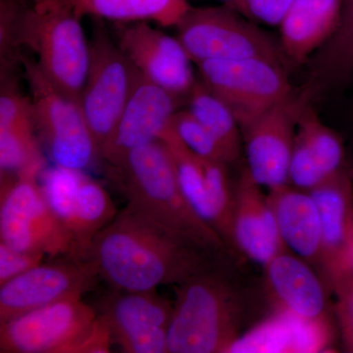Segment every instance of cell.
Returning <instances> with one entry per match:
<instances>
[{
  "label": "cell",
  "mask_w": 353,
  "mask_h": 353,
  "mask_svg": "<svg viewBox=\"0 0 353 353\" xmlns=\"http://www.w3.org/2000/svg\"><path fill=\"white\" fill-rule=\"evenodd\" d=\"M215 256L127 203L95 236L88 260L114 289L141 292L182 284Z\"/></svg>",
  "instance_id": "6da1fadb"
},
{
  "label": "cell",
  "mask_w": 353,
  "mask_h": 353,
  "mask_svg": "<svg viewBox=\"0 0 353 353\" xmlns=\"http://www.w3.org/2000/svg\"><path fill=\"white\" fill-rule=\"evenodd\" d=\"M108 167L127 203L203 252L219 255L227 250L222 236L183 196L170 152L161 139L132 150Z\"/></svg>",
  "instance_id": "7a4b0ae2"
},
{
  "label": "cell",
  "mask_w": 353,
  "mask_h": 353,
  "mask_svg": "<svg viewBox=\"0 0 353 353\" xmlns=\"http://www.w3.org/2000/svg\"><path fill=\"white\" fill-rule=\"evenodd\" d=\"M216 263L176 285L168 352L227 353L243 334L245 299Z\"/></svg>",
  "instance_id": "3957f363"
},
{
  "label": "cell",
  "mask_w": 353,
  "mask_h": 353,
  "mask_svg": "<svg viewBox=\"0 0 353 353\" xmlns=\"http://www.w3.org/2000/svg\"><path fill=\"white\" fill-rule=\"evenodd\" d=\"M81 19L63 0H34L23 6L17 25L19 48L32 51L44 75L79 104L90 62Z\"/></svg>",
  "instance_id": "277c9868"
},
{
  "label": "cell",
  "mask_w": 353,
  "mask_h": 353,
  "mask_svg": "<svg viewBox=\"0 0 353 353\" xmlns=\"http://www.w3.org/2000/svg\"><path fill=\"white\" fill-rule=\"evenodd\" d=\"M112 336L82 299H66L0 323L2 353L110 352Z\"/></svg>",
  "instance_id": "5b68a950"
},
{
  "label": "cell",
  "mask_w": 353,
  "mask_h": 353,
  "mask_svg": "<svg viewBox=\"0 0 353 353\" xmlns=\"http://www.w3.org/2000/svg\"><path fill=\"white\" fill-rule=\"evenodd\" d=\"M43 164L1 175L0 241L16 250L82 260L39 183Z\"/></svg>",
  "instance_id": "8992f818"
},
{
  "label": "cell",
  "mask_w": 353,
  "mask_h": 353,
  "mask_svg": "<svg viewBox=\"0 0 353 353\" xmlns=\"http://www.w3.org/2000/svg\"><path fill=\"white\" fill-rule=\"evenodd\" d=\"M30 92L34 128L55 166L85 171L99 154L80 104L44 75L34 60L21 59Z\"/></svg>",
  "instance_id": "52a82bcc"
},
{
  "label": "cell",
  "mask_w": 353,
  "mask_h": 353,
  "mask_svg": "<svg viewBox=\"0 0 353 353\" xmlns=\"http://www.w3.org/2000/svg\"><path fill=\"white\" fill-rule=\"evenodd\" d=\"M179 41L194 63L260 57L283 63L280 44L226 6L192 7L176 26Z\"/></svg>",
  "instance_id": "ba28073f"
},
{
  "label": "cell",
  "mask_w": 353,
  "mask_h": 353,
  "mask_svg": "<svg viewBox=\"0 0 353 353\" xmlns=\"http://www.w3.org/2000/svg\"><path fill=\"white\" fill-rule=\"evenodd\" d=\"M88 41L90 62L80 106L99 154L131 97L139 72L99 19Z\"/></svg>",
  "instance_id": "9c48e42d"
},
{
  "label": "cell",
  "mask_w": 353,
  "mask_h": 353,
  "mask_svg": "<svg viewBox=\"0 0 353 353\" xmlns=\"http://www.w3.org/2000/svg\"><path fill=\"white\" fill-rule=\"evenodd\" d=\"M201 83L231 109L241 128L292 92L281 62L267 58L197 63Z\"/></svg>",
  "instance_id": "30bf717a"
},
{
  "label": "cell",
  "mask_w": 353,
  "mask_h": 353,
  "mask_svg": "<svg viewBox=\"0 0 353 353\" xmlns=\"http://www.w3.org/2000/svg\"><path fill=\"white\" fill-rule=\"evenodd\" d=\"M310 90L292 92L285 99L241 128L248 172L268 190L290 185V157L297 124L308 104Z\"/></svg>",
  "instance_id": "8fae6325"
},
{
  "label": "cell",
  "mask_w": 353,
  "mask_h": 353,
  "mask_svg": "<svg viewBox=\"0 0 353 353\" xmlns=\"http://www.w3.org/2000/svg\"><path fill=\"white\" fill-rule=\"evenodd\" d=\"M41 188L81 259L88 260L95 236L117 215L108 192L83 171L58 166L43 174Z\"/></svg>",
  "instance_id": "7c38bea8"
},
{
  "label": "cell",
  "mask_w": 353,
  "mask_h": 353,
  "mask_svg": "<svg viewBox=\"0 0 353 353\" xmlns=\"http://www.w3.org/2000/svg\"><path fill=\"white\" fill-rule=\"evenodd\" d=\"M97 278L90 260L65 257L55 263L39 264L0 285V323L50 304L82 299Z\"/></svg>",
  "instance_id": "4fadbf2b"
},
{
  "label": "cell",
  "mask_w": 353,
  "mask_h": 353,
  "mask_svg": "<svg viewBox=\"0 0 353 353\" xmlns=\"http://www.w3.org/2000/svg\"><path fill=\"white\" fill-rule=\"evenodd\" d=\"M104 303L99 316L113 343L127 353L168 352V332L174 304L155 292L119 290Z\"/></svg>",
  "instance_id": "5bb4252c"
},
{
  "label": "cell",
  "mask_w": 353,
  "mask_h": 353,
  "mask_svg": "<svg viewBox=\"0 0 353 353\" xmlns=\"http://www.w3.org/2000/svg\"><path fill=\"white\" fill-rule=\"evenodd\" d=\"M116 37L121 50L143 76L179 99L190 94L196 82L192 60L178 38L148 22L122 23Z\"/></svg>",
  "instance_id": "9a60e30c"
},
{
  "label": "cell",
  "mask_w": 353,
  "mask_h": 353,
  "mask_svg": "<svg viewBox=\"0 0 353 353\" xmlns=\"http://www.w3.org/2000/svg\"><path fill=\"white\" fill-rule=\"evenodd\" d=\"M179 99L139 72L131 97L99 155L108 165L116 164L132 150L161 138L176 112Z\"/></svg>",
  "instance_id": "2e32d148"
},
{
  "label": "cell",
  "mask_w": 353,
  "mask_h": 353,
  "mask_svg": "<svg viewBox=\"0 0 353 353\" xmlns=\"http://www.w3.org/2000/svg\"><path fill=\"white\" fill-rule=\"evenodd\" d=\"M321 223L322 275L332 290L334 281L353 270V181L347 167L308 192Z\"/></svg>",
  "instance_id": "e0dca14e"
},
{
  "label": "cell",
  "mask_w": 353,
  "mask_h": 353,
  "mask_svg": "<svg viewBox=\"0 0 353 353\" xmlns=\"http://www.w3.org/2000/svg\"><path fill=\"white\" fill-rule=\"evenodd\" d=\"M233 250L265 266L278 253L288 250L267 194L253 180L248 168L234 183Z\"/></svg>",
  "instance_id": "ac0fdd59"
},
{
  "label": "cell",
  "mask_w": 353,
  "mask_h": 353,
  "mask_svg": "<svg viewBox=\"0 0 353 353\" xmlns=\"http://www.w3.org/2000/svg\"><path fill=\"white\" fill-rule=\"evenodd\" d=\"M263 268L267 290L277 310L306 320L329 318L330 288L307 262L285 250Z\"/></svg>",
  "instance_id": "d6986e66"
},
{
  "label": "cell",
  "mask_w": 353,
  "mask_h": 353,
  "mask_svg": "<svg viewBox=\"0 0 353 353\" xmlns=\"http://www.w3.org/2000/svg\"><path fill=\"white\" fill-rule=\"evenodd\" d=\"M332 338L329 318L306 320L277 310L262 324L241 334L227 353L327 352Z\"/></svg>",
  "instance_id": "ffe728a7"
},
{
  "label": "cell",
  "mask_w": 353,
  "mask_h": 353,
  "mask_svg": "<svg viewBox=\"0 0 353 353\" xmlns=\"http://www.w3.org/2000/svg\"><path fill=\"white\" fill-rule=\"evenodd\" d=\"M267 199L285 248L311 265L323 278L321 223L312 196L287 185L269 190Z\"/></svg>",
  "instance_id": "44dd1931"
},
{
  "label": "cell",
  "mask_w": 353,
  "mask_h": 353,
  "mask_svg": "<svg viewBox=\"0 0 353 353\" xmlns=\"http://www.w3.org/2000/svg\"><path fill=\"white\" fill-rule=\"evenodd\" d=\"M343 0H296L278 26L285 57L308 61L336 31Z\"/></svg>",
  "instance_id": "7402d4cb"
},
{
  "label": "cell",
  "mask_w": 353,
  "mask_h": 353,
  "mask_svg": "<svg viewBox=\"0 0 353 353\" xmlns=\"http://www.w3.org/2000/svg\"><path fill=\"white\" fill-rule=\"evenodd\" d=\"M81 17L118 23L154 22L163 27L179 24L192 8L188 0H63Z\"/></svg>",
  "instance_id": "603a6c76"
},
{
  "label": "cell",
  "mask_w": 353,
  "mask_h": 353,
  "mask_svg": "<svg viewBox=\"0 0 353 353\" xmlns=\"http://www.w3.org/2000/svg\"><path fill=\"white\" fill-rule=\"evenodd\" d=\"M309 61L311 83L319 88L341 87L353 80V0H343L336 31Z\"/></svg>",
  "instance_id": "cb8c5ba5"
},
{
  "label": "cell",
  "mask_w": 353,
  "mask_h": 353,
  "mask_svg": "<svg viewBox=\"0 0 353 353\" xmlns=\"http://www.w3.org/2000/svg\"><path fill=\"white\" fill-rule=\"evenodd\" d=\"M188 99V110L218 141L230 165L236 163L240 158L243 137L231 109L201 82L194 83Z\"/></svg>",
  "instance_id": "d4e9b609"
},
{
  "label": "cell",
  "mask_w": 353,
  "mask_h": 353,
  "mask_svg": "<svg viewBox=\"0 0 353 353\" xmlns=\"http://www.w3.org/2000/svg\"><path fill=\"white\" fill-rule=\"evenodd\" d=\"M160 139L170 152L176 180L183 196L197 214L214 228V215L209 201L205 176L199 157L183 145L170 127L167 128Z\"/></svg>",
  "instance_id": "484cf974"
},
{
  "label": "cell",
  "mask_w": 353,
  "mask_h": 353,
  "mask_svg": "<svg viewBox=\"0 0 353 353\" xmlns=\"http://www.w3.org/2000/svg\"><path fill=\"white\" fill-rule=\"evenodd\" d=\"M296 136L303 141L327 178L347 167L343 139L322 122L309 104L304 108L299 117Z\"/></svg>",
  "instance_id": "4316f807"
},
{
  "label": "cell",
  "mask_w": 353,
  "mask_h": 353,
  "mask_svg": "<svg viewBox=\"0 0 353 353\" xmlns=\"http://www.w3.org/2000/svg\"><path fill=\"white\" fill-rule=\"evenodd\" d=\"M199 160L205 176L216 232L222 236L228 248H233L234 183L230 179V165L205 158L199 157Z\"/></svg>",
  "instance_id": "83f0119b"
},
{
  "label": "cell",
  "mask_w": 353,
  "mask_h": 353,
  "mask_svg": "<svg viewBox=\"0 0 353 353\" xmlns=\"http://www.w3.org/2000/svg\"><path fill=\"white\" fill-rule=\"evenodd\" d=\"M34 131V123L0 128L1 175L16 174L32 164L44 162Z\"/></svg>",
  "instance_id": "f1b7e54d"
},
{
  "label": "cell",
  "mask_w": 353,
  "mask_h": 353,
  "mask_svg": "<svg viewBox=\"0 0 353 353\" xmlns=\"http://www.w3.org/2000/svg\"><path fill=\"white\" fill-rule=\"evenodd\" d=\"M169 127L196 157L218 160L230 165L226 153L218 141L188 109L176 111Z\"/></svg>",
  "instance_id": "f546056e"
},
{
  "label": "cell",
  "mask_w": 353,
  "mask_h": 353,
  "mask_svg": "<svg viewBox=\"0 0 353 353\" xmlns=\"http://www.w3.org/2000/svg\"><path fill=\"white\" fill-rule=\"evenodd\" d=\"M24 4L21 0H0V52L1 74L12 68L19 44L17 39L18 19Z\"/></svg>",
  "instance_id": "4dcf8cb0"
},
{
  "label": "cell",
  "mask_w": 353,
  "mask_h": 353,
  "mask_svg": "<svg viewBox=\"0 0 353 353\" xmlns=\"http://www.w3.org/2000/svg\"><path fill=\"white\" fill-rule=\"evenodd\" d=\"M0 95V128L34 123L31 99L14 85L12 80L1 78Z\"/></svg>",
  "instance_id": "1f68e13d"
},
{
  "label": "cell",
  "mask_w": 353,
  "mask_h": 353,
  "mask_svg": "<svg viewBox=\"0 0 353 353\" xmlns=\"http://www.w3.org/2000/svg\"><path fill=\"white\" fill-rule=\"evenodd\" d=\"M332 292L336 297V315L340 325L343 345L353 352V270L334 281Z\"/></svg>",
  "instance_id": "d6a6232c"
},
{
  "label": "cell",
  "mask_w": 353,
  "mask_h": 353,
  "mask_svg": "<svg viewBox=\"0 0 353 353\" xmlns=\"http://www.w3.org/2000/svg\"><path fill=\"white\" fill-rule=\"evenodd\" d=\"M46 254L16 250L0 241V285L43 263Z\"/></svg>",
  "instance_id": "836d02e7"
},
{
  "label": "cell",
  "mask_w": 353,
  "mask_h": 353,
  "mask_svg": "<svg viewBox=\"0 0 353 353\" xmlns=\"http://www.w3.org/2000/svg\"><path fill=\"white\" fill-rule=\"evenodd\" d=\"M294 2L296 0H241L236 11L250 19L279 26Z\"/></svg>",
  "instance_id": "e575fe53"
},
{
  "label": "cell",
  "mask_w": 353,
  "mask_h": 353,
  "mask_svg": "<svg viewBox=\"0 0 353 353\" xmlns=\"http://www.w3.org/2000/svg\"><path fill=\"white\" fill-rule=\"evenodd\" d=\"M222 1H224L226 6L234 8V0H222Z\"/></svg>",
  "instance_id": "d590c367"
}]
</instances>
